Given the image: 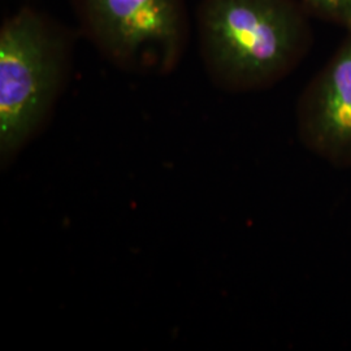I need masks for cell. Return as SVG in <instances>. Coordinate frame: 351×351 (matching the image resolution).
Instances as JSON below:
<instances>
[{"mask_svg": "<svg viewBox=\"0 0 351 351\" xmlns=\"http://www.w3.org/2000/svg\"><path fill=\"white\" fill-rule=\"evenodd\" d=\"M197 30L213 85L237 94L285 80L314 40L311 17L300 0H202Z\"/></svg>", "mask_w": 351, "mask_h": 351, "instance_id": "obj_1", "label": "cell"}, {"mask_svg": "<svg viewBox=\"0 0 351 351\" xmlns=\"http://www.w3.org/2000/svg\"><path fill=\"white\" fill-rule=\"evenodd\" d=\"M81 32L116 66L165 75L189 42L185 0H73Z\"/></svg>", "mask_w": 351, "mask_h": 351, "instance_id": "obj_3", "label": "cell"}, {"mask_svg": "<svg viewBox=\"0 0 351 351\" xmlns=\"http://www.w3.org/2000/svg\"><path fill=\"white\" fill-rule=\"evenodd\" d=\"M311 19L351 29V0H300Z\"/></svg>", "mask_w": 351, "mask_h": 351, "instance_id": "obj_5", "label": "cell"}, {"mask_svg": "<svg viewBox=\"0 0 351 351\" xmlns=\"http://www.w3.org/2000/svg\"><path fill=\"white\" fill-rule=\"evenodd\" d=\"M295 123L306 150L336 169H351V29L302 90Z\"/></svg>", "mask_w": 351, "mask_h": 351, "instance_id": "obj_4", "label": "cell"}, {"mask_svg": "<svg viewBox=\"0 0 351 351\" xmlns=\"http://www.w3.org/2000/svg\"><path fill=\"white\" fill-rule=\"evenodd\" d=\"M75 39L25 5L0 27V162L7 168L46 128L66 86Z\"/></svg>", "mask_w": 351, "mask_h": 351, "instance_id": "obj_2", "label": "cell"}]
</instances>
